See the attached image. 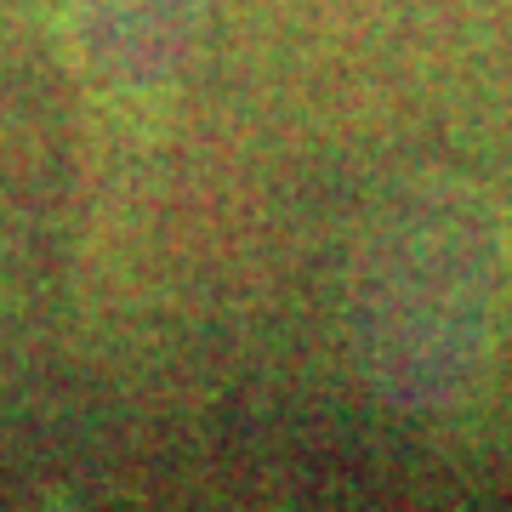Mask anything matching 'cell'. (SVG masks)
I'll return each instance as SVG.
<instances>
[{"label": "cell", "instance_id": "obj_1", "mask_svg": "<svg viewBox=\"0 0 512 512\" xmlns=\"http://www.w3.org/2000/svg\"><path fill=\"white\" fill-rule=\"evenodd\" d=\"M512 313L507 211L456 171H421L365 217L348 262L359 382L399 416L478 399Z\"/></svg>", "mask_w": 512, "mask_h": 512}, {"label": "cell", "instance_id": "obj_2", "mask_svg": "<svg viewBox=\"0 0 512 512\" xmlns=\"http://www.w3.org/2000/svg\"><path fill=\"white\" fill-rule=\"evenodd\" d=\"M86 69L114 92H160L183 74L205 0H69Z\"/></svg>", "mask_w": 512, "mask_h": 512}]
</instances>
